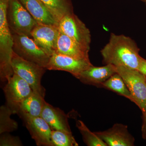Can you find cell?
Segmentation results:
<instances>
[{
  "mask_svg": "<svg viewBox=\"0 0 146 146\" xmlns=\"http://www.w3.org/2000/svg\"><path fill=\"white\" fill-rule=\"evenodd\" d=\"M55 19L59 23L65 15L74 13L71 0H41Z\"/></svg>",
  "mask_w": 146,
  "mask_h": 146,
  "instance_id": "18",
  "label": "cell"
},
{
  "mask_svg": "<svg viewBox=\"0 0 146 146\" xmlns=\"http://www.w3.org/2000/svg\"><path fill=\"white\" fill-rule=\"evenodd\" d=\"M59 31L80 44L90 49L91 33L74 13L65 15L59 21Z\"/></svg>",
  "mask_w": 146,
  "mask_h": 146,
  "instance_id": "7",
  "label": "cell"
},
{
  "mask_svg": "<svg viewBox=\"0 0 146 146\" xmlns=\"http://www.w3.org/2000/svg\"><path fill=\"white\" fill-rule=\"evenodd\" d=\"M11 65L14 74L26 81L33 91L44 98L46 90L41 84V80L46 68L25 60L13 51Z\"/></svg>",
  "mask_w": 146,
  "mask_h": 146,
  "instance_id": "4",
  "label": "cell"
},
{
  "mask_svg": "<svg viewBox=\"0 0 146 146\" xmlns=\"http://www.w3.org/2000/svg\"><path fill=\"white\" fill-rule=\"evenodd\" d=\"M20 117L37 146H52V129L42 117H33L25 115Z\"/></svg>",
  "mask_w": 146,
  "mask_h": 146,
  "instance_id": "10",
  "label": "cell"
},
{
  "mask_svg": "<svg viewBox=\"0 0 146 146\" xmlns=\"http://www.w3.org/2000/svg\"><path fill=\"white\" fill-rule=\"evenodd\" d=\"M14 114L7 105L2 106L0 108V134L17 130L18 123L11 119V116Z\"/></svg>",
  "mask_w": 146,
  "mask_h": 146,
  "instance_id": "20",
  "label": "cell"
},
{
  "mask_svg": "<svg viewBox=\"0 0 146 146\" xmlns=\"http://www.w3.org/2000/svg\"><path fill=\"white\" fill-rule=\"evenodd\" d=\"M29 13L39 23L58 26L59 23L41 0H19Z\"/></svg>",
  "mask_w": 146,
  "mask_h": 146,
  "instance_id": "16",
  "label": "cell"
},
{
  "mask_svg": "<svg viewBox=\"0 0 146 146\" xmlns=\"http://www.w3.org/2000/svg\"></svg>",
  "mask_w": 146,
  "mask_h": 146,
  "instance_id": "27",
  "label": "cell"
},
{
  "mask_svg": "<svg viewBox=\"0 0 146 146\" xmlns=\"http://www.w3.org/2000/svg\"><path fill=\"white\" fill-rule=\"evenodd\" d=\"M92 65L89 59H77L54 52L51 56L46 68L49 70L65 71L77 78L83 71Z\"/></svg>",
  "mask_w": 146,
  "mask_h": 146,
  "instance_id": "9",
  "label": "cell"
},
{
  "mask_svg": "<svg viewBox=\"0 0 146 146\" xmlns=\"http://www.w3.org/2000/svg\"><path fill=\"white\" fill-rule=\"evenodd\" d=\"M22 141L16 136H11L7 133L1 134L0 146H23Z\"/></svg>",
  "mask_w": 146,
  "mask_h": 146,
  "instance_id": "23",
  "label": "cell"
},
{
  "mask_svg": "<svg viewBox=\"0 0 146 146\" xmlns=\"http://www.w3.org/2000/svg\"><path fill=\"white\" fill-rule=\"evenodd\" d=\"M44 98L33 91L26 98L20 103L14 111V114L27 115L33 117H41L44 105Z\"/></svg>",
  "mask_w": 146,
  "mask_h": 146,
  "instance_id": "17",
  "label": "cell"
},
{
  "mask_svg": "<svg viewBox=\"0 0 146 146\" xmlns=\"http://www.w3.org/2000/svg\"><path fill=\"white\" fill-rule=\"evenodd\" d=\"M59 30L58 27L39 23L33 30L31 37L50 55L55 52Z\"/></svg>",
  "mask_w": 146,
  "mask_h": 146,
  "instance_id": "11",
  "label": "cell"
},
{
  "mask_svg": "<svg viewBox=\"0 0 146 146\" xmlns=\"http://www.w3.org/2000/svg\"><path fill=\"white\" fill-rule=\"evenodd\" d=\"M51 141L52 146H78L72 132L65 131L52 130Z\"/></svg>",
  "mask_w": 146,
  "mask_h": 146,
  "instance_id": "22",
  "label": "cell"
},
{
  "mask_svg": "<svg viewBox=\"0 0 146 146\" xmlns=\"http://www.w3.org/2000/svg\"><path fill=\"white\" fill-rule=\"evenodd\" d=\"M139 51L136 42L129 36L111 33L109 42L101 53L106 65L138 70L144 59L139 54Z\"/></svg>",
  "mask_w": 146,
  "mask_h": 146,
  "instance_id": "1",
  "label": "cell"
},
{
  "mask_svg": "<svg viewBox=\"0 0 146 146\" xmlns=\"http://www.w3.org/2000/svg\"><path fill=\"white\" fill-rule=\"evenodd\" d=\"M90 49L80 44L59 31L55 53L79 59H89Z\"/></svg>",
  "mask_w": 146,
  "mask_h": 146,
  "instance_id": "14",
  "label": "cell"
},
{
  "mask_svg": "<svg viewBox=\"0 0 146 146\" xmlns=\"http://www.w3.org/2000/svg\"><path fill=\"white\" fill-rule=\"evenodd\" d=\"M41 117L46 122L52 130L71 132L67 115L58 108L45 102Z\"/></svg>",
  "mask_w": 146,
  "mask_h": 146,
  "instance_id": "15",
  "label": "cell"
},
{
  "mask_svg": "<svg viewBox=\"0 0 146 146\" xmlns=\"http://www.w3.org/2000/svg\"><path fill=\"white\" fill-rule=\"evenodd\" d=\"M138 1H141L145 3L146 4V0H138Z\"/></svg>",
  "mask_w": 146,
  "mask_h": 146,
  "instance_id": "26",
  "label": "cell"
},
{
  "mask_svg": "<svg viewBox=\"0 0 146 146\" xmlns=\"http://www.w3.org/2000/svg\"><path fill=\"white\" fill-rule=\"evenodd\" d=\"M76 126L81 133L84 142L88 146H107L95 132H92L81 120H78Z\"/></svg>",
  "mask_w": 146,
  "mask_h": 146,
  "instance_id": "21",
  "label": "cell"
},
{
  "mask_svg": "<svg viewBox=\"0 0 146 146\" xmlns=\"http://www.w3.org/2000/svg\"><path fill=\"white\" fill-rule=\"evenodd\" d=\"M138 70L143 74L146 77V60L143 59Z\"/></svg>",
  "mask_w": 146,
  "mask_h": 146,
  "instance_id": "25",
  "label": "cell"
},
{
  "mask_svg": "<svg viewBox=\"0 0 146 146\" xmlns=\"http://www.w3.org/2000/svg\"><path fill=\"white\" fill-rule=\"evenodd\" d=\"M143 114V123L142 127V137L146 140V112Z\"/></svg>",
  "mask_w": 146,
  "mask_h": 146,
  "instance_id": "24",
  "label": "cell"
},
{
  "mask_svg": "<svg viewBox=\"0 0 146 146\" xmlns=\"http://www.w3.org/2000/svg\"><path fill=\"white\" fill-rule=\"evenodd\" d=\"M95 133L107 146H133L135 139L129 132L127 126L116 123L107 130Z\"/></svg>",
  "mask_w": 146,
  "mask_h": 146,
  "instance_id": "12",
  "label": "cell"
},
{
  "mask_svg": "<svg viewBox=\"0 0 146 146\" xmlns=\"http://www.w3.org/2000/svg\"><path fill=\"white\" fill-rule=\"evenodd\" d=\"M116 73L117 67L111 64L102 67L93 65L83 71L77 78L84 84L101 87L102 83Z\"/></svg>",
  "mask_w": 146,
  "mask_h": 146,
  "instance_id": "13",
  "label": "cell"
},
{
  "mask_svg": "<svg viewBox=\"0 0 146 146\" xmlns=\"http://www.w3.org/2000/svg\"><path fill=\"white\" fill-rule=\"evenodd\" d=\"M6 105L14 111L18 104L33 92L26 81L16 74L8 79L3 88Z\"/></svg>",
  "mask_w": 146,
  "mask_h": 146,
  "instance_id": "8",
  "label": "cell"
},
{
  "mask_svg": "<svg viewBox=\"0 0 146 146\" xmlns=\"http://www.w3.org/2000/svg\"><path fill=\"white\" fill-rule=\"evenodd\" d=\"M12 36L13 50L15 53L25 60L46 68L51 56L39 46L34 39L23 35L13 34Z\"/></svg>",
  "mask_w": 146,
  "mask_h": 146,
  "instance_id": "5",
  "label": "cell"
},
{
  "mask_svg": "<svg viewBox=\"0 0 146 146\" xmlns=\"http://www.w3.org/2000/svg\"><path fill=\"white\" fill-rule=\"evenodd\" d=\"M8 2V0H0V78L2 82L7 81L14 74L11 65L13 37L7 19Z\"/></svg>",
  "mask_w": 146,
  "mask_h": 146,
  "instance_id": "2",
  "label": "cell"
},
{
  "mask_svg": "<svg viewBox=\"0 0 146 146\" xmlns=\"http://www.w3.org/2000/svg\"><path fill=\"white\" fill-rule=\"evenodd\" d=\"M101 87L108 89L132 100L130 91L122 78L117 73L111 76L107 80L102 83Z\"/></svg>",
  "mask_w": 146,
  "mask_h": 146,
  "instance_id": "19",
  "label": "cell"
},
{
  "mask_svg": "<svg viewBox=\"0 0 146 146\" xmlns=\"http://www.w3.org/2000/svg\"><path fill=\"white\" fill-rule=\"evenodd\" d=\"M117 72L125 81L132 97L131 102L138 106L143 114L146 112V78L138 70L123 66Z\"/></svg>",
  "mask_w": 146,
  "mask_h": 146,
  "instance_id": "6",
  "label": "cell"
},
{
  "mask_svg": "<svg viewBox=\"0 0 146 146\" xmlns=\"http://www.w3.org/2000/svg\"><path fill=\"white\" fill-rule=\"evenodd\" d=\"M7 19L12 34L31 37V32L38 23L19 0H8Z\"/></svg>",
  "mask_w": 146,
  "mask_h": 146,
  "instance_id": "3",
  "label": "cell"
}]
</instances>
